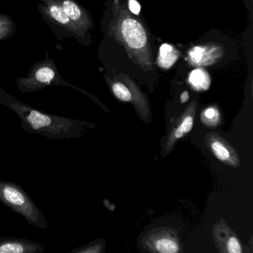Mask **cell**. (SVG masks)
<instances>
[{
  "mask_svg": "<svg viewBox=\"0 0 253 253\" xmlns=\"http://www.w3.org/2000/svg\"><path fill=\"white\" fill-rule=\"evenodd\" d=\"M0 103L12 111L20 120L24 131L49 140H60L82 135L85 124L67 117L51 115L22 103L0 87Z\"/></svg>",
  "mask_w": 253,
  "mask_h": 253,
  "instance_id": "1",
  "label": "cell"
},
{
  "mask_svg": "<svg viewBox=\"0 0 253 253\" xmlns=\"http://www.w3.org/2000/svg\"><path fill=\"white\" fill-rule=\"evenodd\" d=\"M109 35L125 48L129 58L145 72L153 69V56L146 29L124 5L115 0Z\"/></svg>",
  "mask_w": 253,
  "mask_h": 253,
  "instance_id": "2",
  "label": "cell"
},
{
  "mask_svg": "<svg viewBox=\"0 0 253 253\" xmlns=\"http://www.w3.org/2000/svg\"><path fill=\"white\" fill-rule=\"evenodd\" d=\"M0 202L23 216L32 226L40 229H48L46 217L20 185L0 180Z\"/></svg>",
  "mask_w": 253,
  "mask_h": 253,
  "instance_id": "3",
  "label": "cell"
},
{
  "mask_svg": "<svg viewBox=\"0 0 253 253\" xmlns=\"http://www.w3.org/2000/svg\"><path fill=\"white\" fill-rule=\"evenodd\" d=\"M17 89L22 94L33 93L51 86H66L78 89L65 81L56 66L55 61L50 59L46 52L45 59L35 63L26 77L16 79Z\"/></svg>",
  "mask_w": 253,
  "mask_h": 253,
  "instance_id": "4",
  "label": "cell"
},
{
  "mask_svg": "<svg viewBox=\"0 0 253 253\" xmlns=\"http://www.w3.org/2000/svg\"><path fill=\"white\" fill-rule=\"evenodd\" d=\"M38 11L42 20L49 26L57 40L74 38L82 43L81 37L63 8L54 0H38Z\"/></svg>",
  "mask_w": 253,
  "mask_h": 253,
  "instance_id": "5",
  "label": "cell"
},
{
  "mask_svg": "<svg viewBox=\"0 0 253 253\" xmlns=\"http://www.w3.org/2000/svg\"><path fill=\"white\" fill-rule=\"evenodd\" d=\"M73 23L81 37L82 44L89 45V32L94 28L92 18L88 11L77 0H54Z\"/></svg>",
  "mask_w": 253,
  "mask_h": 253,
  "instance_id": "6",
  "label": "cell"
},
{
  "mask_svg": "<svg viewBox=\"0 0 253 253\" xmlns=\"http://www.w3.org/2000/svg\"><path fill=\"white\" fill-rule=\"evenodd\" d=\"M224 54L223 48L217 44L198 45L189 50L187 54L189 63L192 66H205L214 64Z\"/></svg>",
  "mask_w": 253,
  "mask_h": 253,
  "instance_id": "7",
  "label": "cell"
},
{
  "mask_svg": "<svg viewBox=\"0 0 253 253\" xmlns=\"http://www.w3.org/2000/svg\"><path fill=\"white\" fill-rule=\"evenodd\" d=\"M45 247L40 243L20 238H0V253H42Z\"/></svg>",
  "mask_w": 253,
  "mask_h": 253,
  "instance_id": "8",
  "label": "cell"
},
{
  "mask_svg": "<svg viewBox=\"0 0 253 253\" xmlns=\"http://www.w3.org/2000/svg\"><path fill=\"white\" fill-rule=\"evenodd\" d=\"M180 57L178 50L168 43H164L161 45L158 56V65L164 69H169L174 66Z\"/></svg>",
  "mask_w": 253,
  "mask_h": 253,
  "instance_id": "9",
  "label": "cell"
},
{
  "mask_svg": "<svg viewBox=\"0 0 253 253\" xmlns=\"http://www.w3.org/2000/svg\"><path fill=\"white\" fill-rule=\"evenodd\" d=\"M189 82L197 91H204L208 89L211 80L207 72L198 68L189 74Z\"/></svg>",
  "mask_w": 253,
  "mask_h": 253,
  "instance_id": "10",
  "label": "cell"
},
{
  "mask_svg": "<svg viewBox=\"0 0 253 253\" xmlns=\"http://www.w3.org/2000/svg\"><path fill=\"white\" fill-rule=\"evenodd\" d=\"M17 26L12 17L5 14H0V42L12 37Z\"/></svg>",
  "mask_w": 253,
  "mask_h": 253,
  "instance_id": "11",
  "label": "cell"
},
{
  "mask_svg": "<svg viewBox=\"0 0 253 253\" xmlns=\"http://www.w3.org/2000/svg\"><path fill=\"white\" fill-rule=\"evenodd\" d=\"M210 146H211L213 153L217 159L223 161V162L230 161L232 158L231 151L225 144L224 142L219 140V139L212 140V141L210 142Z\"/></svg>",
  "mask_w": 253,
  "mask_h": 253,
  "instance_id": "12",
  "label": "cell"
},
{
  "mask_svg": "<svg viewBox=\"0 0 253 253\" xmlns=\"http://www.w3.org/2000/svg\"><path fill=\"white\" fill-rule=\"evenodd\" d=\"M112 91L115 97H118L119 100L124 102L131 101L132 99V94L128 89L126 85H124L123 83L115 82L112 84Z\"/></svg>",
  "mask_w": 253,
  "mask_h": 253,
  "instance_id": "13",
  "label": "cell"
},
{
  "mask_svg": "<svg viewBox=\"0 0 253 253\" xmlns=\"http://www.w3.org/2000/svg\"><path fill=\"white\" fill-rule=\"evenodd\" d=\"M156 249L162 253H175L179 250L177 243L168 238H163L157 241Z\"/></svg>",
  "mask_w": 253,
  "mask_h": 253,
  "instance_id": "14",
  "label": "cell"
},
{
  "mask_svg": "<svg viewBox=\"0 0 253 253\" xmlns=\"http://www.w3.org/2000/svg\"><path fill=\"white\" fill-rule=\"evenodd\" d=\"M192 126H193V118L191 116L186 117L180 126L176 130L175 134H174L176 138H180L183 137L184 134L191 131Z\"/></svg>",
  "mask_w": 253,
  "mask_h": 253,
  "instance_id": "15",
  "label": "cell"
},
{
  "mask_svg": "<svg viewBox=\"0 0 253 253\" xmlns=\"http://www.w3.org/2000/svg\"><path fill=\"white\" fill-rule=\"evenodd\" d=\"M227 250L230 253H241L242 251L241 244L235 237H232L228 241Z\"/></svg>",
  "mask_w": 253,
  "mask_h": 253,
  "instance_id": "16",
  "label": "cell"
},
{
  "mask_svg": "<svg viewBox=\"0 0 253 253\" xmlns=\"http://www.w3.org/2000/svg\"><path fill=\"white\" fill-rule=\"evenodd\" d=\"M128 6L130 12L134 15L138 16L141 11V6L137 0H128Z\"/></svg>",
  "mask_w": 253,
  "mask_h": 253,
  "instance_id": "17",
  "label": "cell"
},
{
  "mask_svg": "<svg viewBox=\"0 0 253 253\" xmlns=\"http://www.w3.org/2000/svg\"><path fill=\"white\" fill-rule=\"evenodd\" d=\"M204 115H205L206 118H208V119H212L215 117L216 112L212 108H210V109H207L205 111Z\"/></svg>",
  "mask_w": 253,
  "mask_h": 253,
  "instance_id": "18",
  "label": "cell"
},
{
  "mask_svg": "<svg viewBox=\"0 0 253 253\" xmlns=\"http://www.w3.org/2000/svg\"><path fill=\"white\" fill-rule=\"evenodd\" d=\"M189 100V94L186 91H184L180 96V101L181 103H185Z\"/></svg>",
  "mask_w": 253,
  "mask_h": 253,
  "instance_id": "19",
  "label": "cell"
}]
</instances>
